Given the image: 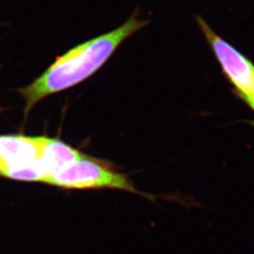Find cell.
<instances>
[{
  "label": "cell",
  "instance_id": "5b68a950",
  "mask_svg": "<svg viewBox=\"0 0 254 254\" xmlns=\"http://www.w3.org/2000/svg\"><path fill=\"white\" fill-rule=\"evenodd\" d=\"M84 154L59 139L45 137L41 160L46 165L49 176L81 158Z\"/></svg>",
  "mask_w": 254,
  "mask_h": 254
},
{
  "label": "cell",
  "instance_id": "6da1fadb",
  "mask_svg": "<svg viewBox=\"0 0 254 254\" xmlns=\"http://www.w3.org/2000/svg\"><path fill=\"white\" fill-rule=\"evenodd\" d=\"M148 24L149 21L140 20L134 13L123 26L59 57L35 81L19 90L26 100V114L39 101L70 89L97 72L121 44Z\"/></svg>",
  "mask_w": 254,
  "mask_h": 254
},
{
  "label": "cell",
  "instance_id": "8992f818",
  "mask_svg": "<svg viewBox=\"0 0 254 254\" xmlns=\"http://www.w3.org/2000/svg\"><path fill=\"white\" fill-rule=\"evenodd\" d=\"M244 100L249 104V106L251 107V109H253L254 111V89L247 97L244 98Z\"/></svg>",
  "mask_w": 254,
  "mask_h": 254
},
{
  "label": "cell",
  "instance_id": "7a4b0ae2",
  "mask_svg": "<svg viewBox=\"0 0 254 254\" xmlns=\"http://www.w3.org/2000/svg\"><path fill=\"white\" fill-rule=\"evenodd\" d=\"M44 183L67 190L110 189L138 193L127 175L114 172L106 164L86 155L51 174Z\"/></svg>",
  "mask_w": 254,
  "mask_h": 254
},
{
  "label": "cell",
  "instance_id": "277c9868",
  "mask_svg": "<svg viewBox=\"0 0 254 254\" xmlns=\"http://www.w3.org/2000/svg\"><path fill=\"white\" fill-rule=\"evenodd\" d=\"M46 136H0V175L9 178L17 169L41 157Z\"/></svg>",
  "mask_w": 254,
  "mask_h": 254
},
{
  "label": "cell",
  "instance_id": "3957f363",
  "mask_svg": "<svg viewBox=\"0 0 254 254\" xmlns=\"http://www.w3.org/2000/svg\"><path fill=\"white\" fill-rule=\"evenodd\" d=\"M197 22L228 80L244 99L254 89V64L212 30L203 19L198 17Z\"/></svg>",
  "mask_w": 254,
  "mask_h": 254
}]
</instances>
